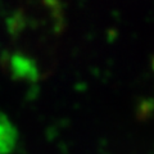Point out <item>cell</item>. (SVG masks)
<instances>
[{
	"label": "cell",
	"mask_w": 154,
	"mask_h": 154,
	"mask_svg": "<svg viewBox=\"0 0 154 154\" xmlns=\"http://www.w3.org/2000/svg\"><path fill=\"white\" fill-rule=\"evenodd\" d=\"M18 139L17 130L7 116L0 113V154H11Z\"/></svg>",
	"instance_id": "obj_1"
},
{
	"label": "cell",
	"mask_w": 154,
	"mask_h": 154,
	"mask_svg": "<svg viewBox=\"0 0 154 154\" xmlns=\"http://www.w3.org/2000/svg\"><path fill=\"white\" fill-rule=\"evenodd\" d=\"M153 67H154V63H153Z\"/></svg>",
	"instance_id": "obj_2"
}]
</instances>
